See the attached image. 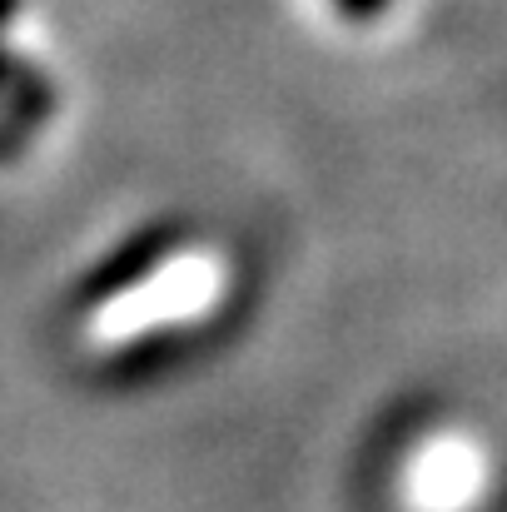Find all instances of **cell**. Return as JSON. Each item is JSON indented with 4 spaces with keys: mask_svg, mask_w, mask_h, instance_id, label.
<instances>
[{
    "mask_svg": "<svg viewBox=\"0 0 507 512\" xmlns=\"http://www.w3.org/2000/svg\"><path fill=\"white\" fill-rule=\"evenodd\" d=\"M219 289V269L204 264V259H189V264H174L160 279H150L145 289H125L115 304L100 309L95 319V334L100 339H120V334H140L150 324H165L179 314H194L214 299Z\"/></svg>",
    "mask_w": 507,
    "mask_h": 512,
    "instance_id": "1",
    "label": "cell"
},
{
    "mask_svg": "<svg viewBox=\"0 0 507 512\" xmlns=\"http://www.w3.org/2000/svg\"><path fill=\"white\" fill-rule=\"evenodd\" d=\"M348 5H353V10H368V5H378V0H348Z\"/></svg>",
    "mask_w": 507,
    "mask_h": 512,
    "instance_id": "2",
    "label": "cell"
}]
</instances>
